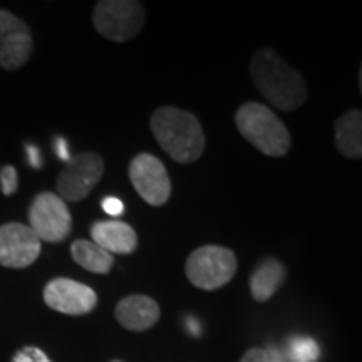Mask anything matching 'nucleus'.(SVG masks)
Wrapping results in <instances>:
<instances>
[{
    "label": "nucleus",
    "mask_w": 362,
    "mask_h": 362,
    "mask_svg": "<svg viewBox=\"0 0 362 362\" xmlns=\"http://www.w3.org/2000/svg\"><path fill=\"white\" fill-rule=\"evenodd\" d=\"M25 149H27V160H29V165L33 166V168L39 170L40 166H42V156H40L39 148L34 146V144H25Z\"/></svg>",
    "instance_id": "obj_21"
},
{
    "label": "nucleus",
    "mask_w": 362,
    "mask_h": 362,
    "mask_svg": "<svg viewBox=\"0 0 362 362\" xmlns=\"http://www.w3.org/2000/svg\"><path fill=\"white\" fill-rule=\"evenodd\" d=\"M287 357L292 362H317L319 346L315 341L307 337L292 339L287 346Z\"/></svg>",
    "instance_id": "obj_17"
},
{
    "label": "nucleus",
    "mask_w": 362,
    "mask_h": 362,
    "mask_svg": "<svg viewBox=\"0 0 362 362\" xmlns=\"http://www.w3.org/2000/svg\"><path fill=\"white\" fill-rule=\"evenodd\" d=\"M19 188V173L12 165H6L0 170V189L6 197H12Z\"/></svg>",
    "instance_id": "obj_18"
},
{
    "label": "nucleus",
    "mask_w": 362,
    "mask_h": 362,
    "mask_svg": "<svg viewBox=\"0 0 362 362\" xmlns=\"http://www.w3.org/2000/svg\"><path fill=\"white\" fill-rule=\"evenodd\" d=\"M116 320L124 329L143 332L160 320V307L146 296H129L119 300L115 310Z\"/></svg>",
    "instance_id": "obj_12"
},
{
    "label": "nucleus",
    "mask_w": 362,
    "mask_h": 362,
    "mask_svg": "<svg viewBox=\"0 0 362 362\" xmlns=\"http://www.w3.org/2000/svg\"><path fill=\"white\" fill-rule=\"evenodd\" d=\"M336 148L342 156L361 160L362 158V112L351 110L336 123Z\"/></svg>",
    "instance_id": "obj_14"
},
{
    "label": "nucleus",
    "mask_w": 362,
    "mask_h": 362,
    "mask_svg": "<svg viewBox=\"0 0 362 362\" xmlns=\"http://www.w3.org/2000/svg\"><path fill=\"white\" fill-rule=\"evenodd\" d=\"M188 324H189V330H192V332H193V334H198V329H200V327H198L197 320H194V322H193V320H192V319H189V320H188Z\"/></svg>",
    "instance_id": "obj_25"
},
{
    "label": "nucleus",
    "mask_w": 362,
    "mask_h": 362,
    "mask_svg": "<svg viewBox=\"0 0 362 362\" xmlns=\"http://www.w3.org/2000/svg\"><path fill=\"white\" fill-rule=\"evenodd\" d=\"M129 180L136 193L148 205L163 206L171 197V180L161 160L149 153H139L129 163Z\"/></svg>",
    "instance_id": "obj_8"
},
{
    "label": "nucleus",
    "mask_w": 362,
    "mask_h": 362,
    "mask_svg": "<svg viewBox=\"0 0 362 362\" xmlns=\"http://www.w3.org/2000/svg\"><path fill=\"white\" fill-rule=\"evenodd\" d=\"M285 279V267L275 259H267L253 270L250 292L257 302H267L279 291Z\"/></svg>",
    "instance_id": "obj_15"
},
{
    "label": "nucleus",
    "mask_w": 362,
    "mask_h": 362,
    "mask_svg": "<svg viewBox=\"0 0 362 362\" xmlns=\"http://www.w3.org/2000/svg\"><path fill=\"white\" fill-rule=\"evenodd\" d=\"M235 124L240 134L267 156L282 158L292 146L287 126L265 104H242L235 112Z\"/></svg>",
    "instance_id": "obj_3"
},
{
    "label": "nucleus",
    "mask_w": 362,
    "mask_h": 362,
    "mask_svg": "<svg viewBox=\"0 0 362 362\" xmlns=\"http://www.w3.org/2000/svg\"><path fill=\"white\" fill-rule=\"evenodd\" d=\"M267 351L264 349H259V347H253V349L247 351L245 354H243L242 359L240 362H267Z\"/></svg>",
    "instance_id": "obj_22"
},
{
    "label": "nucleus",
    "mask_w": 362,
    "mask_h": 362,
    "mask_svg": "<svg viewBox=\"0 0 362 362\" xmlns=\"http://www.w3.org/2000/svg\"><path fill=\"white\" fill-rule=\"evenodd\" d=\"M104 175V161L98 153L88 151L72 156L57 176V197L64 202H81L93 192Z\"/></svg>",
    "instance_id": "obj_7"
},
{
    "label": "nucleus",
    "mask_w": 362,
    "mask_h": 362,
    "mask_svg": "<svg viewBox=\"0 0 362 362\" xmlns=\"http://www.w3.org/2000/svg\"><path fill=\"white\" fill-rule=\"evenodd\" d=\"M149 128L163 151L181 165L200 160L205 151V133L192 112L173 106L158 107Z\"/></svg>",
    "instance_id": "obj_2"
},
{
    "label": "nucleus",
    "mask_w": 362,
    "mask_h": 362,
    "mask_svg": "<svg viewBox=\"0 0 362 362\" xmlns=\"http://www.w3.org/2000/svg\"><path fill=\"white\" fill-rule=\"evenodd\" d=\"M54 146H56V153L57 156L61 158L62 161L69 163L71 160V155H69V148H67V141L64 138H56V143H54Z\"/></svg>",
    "instance_id": "obj_23"
},
{
    "label": "nucleus",
    "mask_w": 362,
    "mask_h": 362,
    "mask_svg": "<svg viewBox=\"0 0 362 362\" xmlns=\"http://www.w3.org/2000/svg\"><path fill=\"white\" fill-rule=\"evenodd\" d=\"M34 51V39L30 27L0 8V67L4 71H17L27 64Z\"/></svg>",
    "instance_id": "obj_9"
},
{
    "label": "nucleus",
    "mask_w": 362,
    "mask_h": 362,
    "mask_svg": "<svg viewBox=\"0 0 362 362\" xmlns=\"http://www.w3.org/2000/svg\"><path fill=\"white\" fill-rule=\"evenodd\" d=\"M40 240L29 225L12 223L0 225V265L6 269H25L40 255Z\"/></svg>",
    "instance_id": "obj_10"
},
{
    "label": "nucleus",
    "mask_w": 362,
    "mask_h": 362,
    "mask_svg": "<svg viewBox=\"0 0 362 362\" xmlns=\"http://www.w3.org/2000/svg\"><path fill=\"white\" fill-rule=\"evenodd\" d=\"M250 78L265 101L280 111H293L305 103L307 84L302 74L269 47L252 56Z\"/></svg>",
    "instance_id": "obj_1"
},
{
    "label": "nucleus",
    "mask_w": 362,
    "mask_h": 362,
    "mask_svg": "<svg viewBox=\"0 0 362 362\" xmlns=\"http://www.w3.org/2000/svg\"><path fill=\"white\" fill-rule=\"evenodd\" d=\"M144 7L134 0H103L93 12L98 34L112 42H128L144 27Z\"/></svg>",
    "instance_id": "obj_5"
},
{
    "label": "nucleus",
    "mask_w": 362,
    "mask_h": 362,
    "mask_svg": "<svg viewBox=\"0 0 362 362\" xmlns=\"http://www.w3.org/2000/svg\"><path fill=\"white\" fill-rule=\"evenodd\" d=\"M112 362H121V361H112Z\"/></svg>",
    "instance_id": "obj_26"
},
{
    "label": "nucleus",
    "mask_w": 362,
    "mask_h": 362,
    "mask_svg": "<svg viewBox=\"0 0 362 362\" xmlns=\"http://www.w3.org/2000/svg\"><path fill=\"white\" fill-rule=\"evenodd\" d=\"M29 228L40 242L59 243L66 240L72 230V216L66 202L56 193H39L29 208Z\"/></svg>",
    "instance_id": "obj_6"
},
{
    "label": "nucleus",
    "mask_w": 362,
    "mask_h": 362,
    "mask_svg": "<svg viewBox=\"0 0 362 362\" xmlns=\"http://www.w3.org/2000/svg\"><path fill=\"white\" fill-rule=\"evenodd\" d=\"M238 262L226 247L205 245L189 253L185 272L189 284L202 291H216L235 277Z\"/></svg>",
    "instance_id": "obj_4"
},
{
    "label": "nucleus",
    "mask_w": 362,
    "mask_h": 362,
    "mask_svg": "<svg viewBox=\"0 0 362 362\" xmlns=\"http://www.w3.org/2000/svg\"><path fill=\"white\" fill-rule=\"evenodd\" d=\"M12 362H51V359H49L39 347L25 346L22 347L21 351L16 352Z\"/></svg>",
    "instance_id": "obj_19"
},
{
    "label": "nucleus",
    "mask_w": 362,
    "mask_h": 362,
    "mask_svg": "<svg viewBox=\"0 0 362 362\" xmlns=\"http://www.w3.org/2000/svg\"><path fill=\"white\" fill-rule=\"evenodd\" d=\"M44 302L66 315H86L98 304V296L88 285L72 279H52L44 287Z\"/></svg>",
    "instance_id": "obj_11"
},
{
    "label": "nucleus",
    "mask_w": 362,
    "mask_h": 362,
    "mask_svg": "<svg viewBox=\"0 0 362 362\" xmlns=\"http://www.w3.org/2000/svg\"><path fill=\"white\" fill-rule=\"evenodd\" d=\"M267 357H269L267 362H282V357H280L279 352L274 351V349L267 351Z\"/></svg>",
    "instance_id": "obj_24"
},
{
    "label": "nucleus",
    "mask_w": 362,
    "mask_h": 362,
    "mask_svg": "<svg viewBox=\"0 0 362 362\" xmlns=\"http://www.w3.org/2000/svg\"><path fill=\"white\" fill-rule=\"evenodd\" d=\"M101 205H103V210L111 216H119V215H123V211H124L123 202L116 197H106L103 200Z\"/></svg>",
    "instance_id": "obj_20"
},
{
    "label": "nucleus",
    "mask_w": 362,
    "mask_h": 362,
    "mask_svg": "<svg viewBox=\"0 0 362 362\" xmlns=\"http://www.w3.org/2000/svg\"><path fill=\"white\" fill-rule=\"evenodd\" d=\"M93 242L103 250L112 253H133L138 247V235L124 221H96L90 226Z\"/></svg>",
    "instance_id": "obj_13"
},
{
    "label": "nucleus",
    "mask_w": 362,
    "mask_h": 362,
    "mask_svg": "<svg viewBox=\"0 0 362 362\" xmlns=\"http://www.w3.org/2000/svg\"><path fill=\"white\" fill-rule=\"evenodd\" d=\"M71 255L79 267L98 275L110 274L115 265V257L89 240H76L71 245Z\"/></svg>",
    "instance_id": "obj_16"
}]
</instances>
